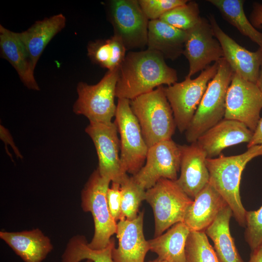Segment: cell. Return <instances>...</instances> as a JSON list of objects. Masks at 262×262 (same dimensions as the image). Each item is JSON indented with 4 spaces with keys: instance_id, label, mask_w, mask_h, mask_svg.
I'll return each instance as SVG.
<instances>
[{
    "instance_id": "obj_2",
    "label": "cell",
    "mask_w": 262,
    "mask_h": 262,
    "mask_svg": "<svg viewBox=\"0 0 262 262\" xmlns=\"http://www.w3.org/2000/svg\"><path fill=\"white\" fill-rule=\"evenodd\" d=\"M262 155V146H255L244 153L233 156L219 155L206 159L209 183L220 194L230 208L239 225L246 226V210L242 203L240 184L242 172L253 159Z\"/></svg>"
},
{
    "instance_id": "obj_41",
    "label": "cell",
    "mask_w": 262,
    "mask_h": 262,
    "mask_svg": "<svg viewBox=\"0 0 262 262\" xmlns=\"http://www.w3.org/2000/svg\"><path fill=\"white\" fill-rule=\"evenodd\" d=\"M85 262H93L91 260H87Z\"/></svg>"
},
{
    "instance_id": "obj_15",
    "label": "cell",
    "mask_w": 262,
    "mask_h": 262,
    "mask_svg": "<svg viewBox=\"0 0 262 262\" xmlns=\"http://www.w3.org/2000/svg\"><path fill=\"white\" fill-rule=\"evenodd\" d=\"M209 21L222 48L223 58L233 72L256 83L262 65V49L259 48L255 51H250L238 44L221 29L213 15L209 16Z\"/></svg>"
},
{
    "instance_id": "obj_16",
    "label": "cell",
    "mask_w": 262,
    "mask_h": 262,
    "mask_svg": "<svg viewBox=\"0 0 262 262\" xmlns=\"http://www.w3.org/2000/svg\"><path fill=\"white\" fill-rule=\"evenodd\" d=\"M144 212H139L133 220L124 219L117 223L118 246L113 248V262H144L150 250L143 231Z\"/></svg>"
},
{
    "instance_id": "obj_19",
    "label": "cell",
    "mask_w": 262,
    "mask_h": 262,
    "mask_svg": "<svg viewBox=\"0 0 262 262\" xmlns=\"http://www.w3.org/2000/svg\"><path fill=\"white\" fill-rule=\"evenodd\" d=\"M0 48L1 57L12 65L23 83L30 89L39 90L34 76L35 67L18 33L11 31L0 25Z\"/></svg>"
},
{
    "instance_id": "obj_39",
    "label": "cell",
    "mask_w": 262,
    "mask_h": 262,
    "mask_svg": "<svg viewBox=\"0 0 262 262\" xmlns=\"http://www.w3.org/2000/svg\"><path fill=\"white\" fill-rule=\"evenodd\" d=\"M256 84L262 92V65L261 67L259 76Z\"/></svg>"
},
{
    "instance_id": "obj_10",
    "label": "cell",
    "mask_w": 262,
    "mask_h": 262,
    "mask_svg": "<svg viewBox=\"0 0 262 262\" xmlns=\"http://www.w3.org/2000/svg\"><path fill=\"white\" fill-rule=\"evenodd\" d=\"M114 35L120 38L126 49L147 46L149 20L137 0H113L108 5Z\"/></svg>"
},
{
    "instance_id": "obj_26",
    "label": "cell",
    "mask_w": 262,
    "mask_h": 262,
    "mask_svg": "<svg viewBox=\"0 0 262 262\" xmlns=\"http://www.w3.org/2000/svg\"><path fill=\"white\" fill-rule=\"evenodd\" d=\"M215 7L223 18L234 26L243 35L250 38L262 49V33L252 25L244 10L243 0H208Z\"/></svg>"
},
{
    "instance_id": "obj_32",
    "label": "cell",
    "mask_w": 262,
    "mask_h": 262,
    "mask_svg": "<svg viewBox=\"0 0 262 262\" xmlns=\"http://www.w3.org/2000/svg\"><path fill=\"white\" fill-rule=\"evenodd\" d=\"M245 239L251 251L262 245V205L257 210L246 212Z\"/></svg>"
},
{
    "instance_id": "obj_9",
    "label": "cell",
    "mask_w": 262,
    "mask_h": 262,
    "mask_svg": "<svg viewBox=\"0 0 262 262\" xmlns=\"http://www.w3.org/2000/svg\"><path fill=\"white\" fill-rule=\"evenodd\" d=\"M115 117L120 135L121 164L125 172L133 176L144 165L148 147L131 109L130 100L118 98Z\"/></svg>"
},
{
    "instance_id": "obj_37",
    "label": "cell",
    "mask_w": 262,
    "mask_h": 262,
    "mask_svg": "<svg viewBox=\"0 0 262 262\" xmlns=\"http://www.w3.org/2000/svg\"><path fill=\"white\" fill-rule=\"evenodd\" d=\"M259 145L262 146V117L259 120L251 140L247 143V147L249 148Z\"/></svg>"
},
{
    "instance_id": "obj_24",
    "label": "cell",
    "mask_w": 262,
    "mask_h": 262,
    "mask_svg": "<svg viewBox=\"0 0 262 262\" xmlns=\"http://www.w3.org/2000/svg\"><path fill=\"white\" fill-rule=\"evenodd\" d=\"M232 215L230 208L226 206L205 230L214 244L213 249L220 262H244L230 233L229 221Z\"/></svg>"
},
{
    "instance_id": "obj_17",
    "label": "cell",
    "mask_w": 262,
    "mask_h": 262,
    "mask_svg": "<svg viewBox=\"0 0 262 262\" xmlns=\"http://www.w3.org/2000/svg\"><path fill=\"white\" fill-rule=\"evenodd\" d=\"M179 146L180 151V172L176 182L194 199L209 182V173L206 164L207 157L196 142Z\"/></svg>"
},
{
    "instance_id": "obj_31",
    "label": "cell",
    "mask_w": 262,
    "mask_h": 262,
    "mask_svg": "<svg viewBox=\"0 0 262 262\" xmlns=\"http://www.w3.org/2000/svg\"><path fill=\"white\" fill-rule=\"evenodd\" d=\"M199 6L195 1L178 6L164 14L160 19L178 29L187 31L200 20Z\"/></svg>"
},
{
    "instance_id": "obj_38",
    "label": "cell",
    "mask_w": 262,
    "mask_h": 262,
    "mask_svg": "<svg viewBox=\"0 0 262 262\" xmlns=\"http://www.w3.org/2000/svg\"><path fill=\"white\" fill-rule=\"evenodd\" d=\"M247 262H262V245L251 251Z\"/></svg>"
},
{
    "instance_id": "obj_22",
    "label": "cell",
    "mask_w": 262,
    "mask_h": 262,
    "mask_svg": "<svg viewBox=\"0 0 262 262\" xmlns=\"http://www.w3.org/2000/svg\"><path fill=\"white\" fill-rule=\"evenodd\" d=\"M186 35V31L175 28L160 19L149 20L147 49L160 53L164 58L175 60L183 54Z\"/></svg>"
},
{
    "instance_id": "obj_25",
    "label": "cell",
    "mask_w": 262,
    "mask_h": 262,
    "mask_svg": "<svg viewBox=\"0 0 262 262\" xmlns=\"http://www.w3.org/2000/svg\"><path fill=\"white\" fill-rule=\"evenodd\" d=\"M190 231L183 222L177 223L165 233L148 240L150 250L167 262H186L185 248Z\"/></svg>"
},
{
    "instance_id": "obj_34",
    "label": "cell",
    "mask_w": 262,
    "mask_h": 262,
    "mask_svg": "<svg viewBox=\"0 0 262 262\" xmlns=\"http://www.w3.org/2000/svg\"><path fill=\"white\" fill-rule=\"evenodd\" d=\"M111 186L108 188L106 198L110 213L116 222L120 220L121 214V192L120 184L111 182Z\"/></svg>"
},
{
    "instance_id": "obj_13",
    "label": "cell",
    "mask_w": 262,
    "mask_h": 262,
    "mask_svg": "<svg viewBox=\"0 0 262 262\" xmlns=\"http://www.w3.org/2000/svg\"><path fill=\"white\" fill-rule=\"evenodd\" d=\"M180 164L179 145L172 139L164 140L148 148L145 164L131 177L146 190L161 179L176 180Z\"/></svg>"
},
{
    "instance_id": "obj_7",
    "label": "cell",
    "mask_w": 262,
    "mask_h": 262,
    "mask_svg": "<svg viewBox=\"0 0 262 262\" xmlns=\"http://www.w3.org/2000/svg\"><path fill=\"white\" fill-rule=\"evenodd\" d=\"M145 200L153 210L154 237L162 234L174 224L183 222L186 211L193 201L176 180L166 179L159 180L146 190Z\"/></svg>"
},
{
    "instance_id": "obj_14",
    "label": "cell",
    "mask_w": 262,
    "mask_h": 262,
    "mask_svg": "<svg viewBox=\"0 0 262 262\" xmlns=\"http://www.w3.org/2000/svg\"><path fill=\"white\" fill-rule=\"evenodd\" d=\"M183 54L189 66L186 77H191L202 71L212 62L223 58L221 45L215 38L210 22L201 17L199 22L186 31Z\"/></svg>"
},
{
    "instance_id": "obj_20",
    "label": "cell",
    "mask_w": 262,
    "mask_h": 262,
    "mask_svg": "<svg viewBox=\"0 0 262 262\" xmlns=\"http://www.w3.org/2000/svg\"><path fill=\"white\" fill-rule=\"evenodd\" d=\"M227 205L223 197L209 183L193 199L183 222L191 231H205Z\"/></svg>"
},
{
    "instance_id": "obj_29",
    "label": "cell",
    "mask_w": 262,
    "mask_h": 262,
    "mask_svg": "<svg viewBox=\"0 0 262 262\" xmlns=\"http://www.w3.org/2000/svg\"><path fill=\"white\" fill-rule=\"evenodd\" d=\"M121 214L120 220H133L139 213V206L145 200L146 190L129 176L120 184Z\"/></svg>"
},
{
    "instance_id": "obj_1",
    "label": "cell",
    "mask_w": 262,
    "mask_h": 262,
    "mask_svg": "<svg viewBox=\"0 0 262 262\" xmlns=\"http://www.w3.org/2000/svg\"><path fill=\"white\" fill-rule=\"evenodd\" d=\"M177 80V71L166 64L160 53L147 49L130 51L119 67L115 97L130 100Z\"/></svg>"
},
{
    "instance_id": "obj_23",
    "label": "cell",
    "mask_w": 262,
    "mask_h": 262,
    "mask_svg": "<svg viewBox=\"0 0 262 262\" xmlns=\"http://www.w3.org/2000/svg\"><path fill=\"white\" fill-rule=\"evenodd\" d=\"M66 18L62 14L36 21L27 30L18 33L35 67L47 45L65 26Z\"/></svg>"
},
{
    "instance_id": "obj_21",
    "label": "cell",
    "mask_w": 262,
    "mask_h": 262,
    "mask_svg": "<svg viewBox=\"0 0 262 262\" xmlns=\"http://www.w3.org/2000/svg\"><path fill=\"white\" fill-rule=\"evenodd\" d=\"M0 238L24 262H42L53 248L50 239L38 228L17 232L1 231Z\"/></svg>"
},
{
    "instance_id": "obj_12",
    "label": "cell",
    "mask_w": 262,
    "mask_h": 262,
    "mask_svg": "<svg viewBox=\"0 0 262 262\" xmlns=\"http://www.w3.org/2000/svg\"><path fill=\"white\" fill-rule=\"evenodd\" d=\"M85 131L94 144L98 161L100 174L120 184L128 176L120 159V140L115 122L109 124L90 122Z\"/></svg>"
},
{
    "instance_id": "obj_11",
    "label": "cell",
    "mask_w": 262,
    "mask_h": 262,
    "mask_svg": "<svg viewBox=\"0 0 262 262\" xmlns=\"http://www.w3.org/2000/svg\"><path fill=\"white\" fill-rule=\"evenodd\" d=\"M262 109V92L256 83L233 72L229 87L224 118L238 121L254 131Z\"/></svg>"
},
{
    "instance_id": "obj_3",
    "label": "cell",
    "mask_w": 262,
    "mask_h": 262,
    "mask_svg": "<svg viewBox=\"0 0 262 262\" xmlns=\"http://www.w3.org/2000/svg\"><path fill=\"white\" fill-rule=\"evenodd\" d=\"M130 106L148 148L171 139L176 125L164 87L159 86L130 100Z\"/></svg>"
},
{
    "instance_id": "obj_28",
    "label": "cell",
    "mask_w": 262,
    "mask_h": 262,
    "mask_svg": "<svg viewBox=\"0 0 262 262\" xmlns=\"http://www.w3.org/2000/svg\"><path fill=\"white\" fill-rule=\"evenodd\" d=\"M115 246L112 238L109 245L102 249H93L88 246L84 236L77 235L70 241L66 249L67 262H80L83 260L93 262H113L112 252Z\"/></svg>"
},
{
    "instance_id": "obj_5",
    "label": "cell",
    "mask_w": 262,
    "mask_h": 262,
    "mask_svg": "<svg viewBox=\"0 0 262 262\" xmlns=\"http://www.w3.org/2000/svg\"><path fill=\"white\" fill-rule=\"evenodd\" d=\"M111 182L102 176L98 169L89 178L81 193V207L83 211L91 213L94 223V234L88 243L93 249L105 248L110 243L111 236L116 233V222L111 215L106 195Z\"/></svg>"
},
{
    "instance_id": "obj_8",
    "label": "cell",
    "mask_w": 262,
    "mask_h": 262,
    "mask_svg": "<svg viewBox=\"0 0 262 262\" xmlns=\"http://www.w3.org/2000/svg\"><path fill=\"white\" fill-rule=\"evenodd\" d=\"M218 67V61L208 66L195 79L186 76L182 82L164 87L176 127L180 132L185 131L188 128L208 84L216 74Z\"/></svg>"
},
{
    "instance_id": "obj_35",
    "label": "cell",
    "mask_w": 262,
    "mask_h": 262,
    "mask_svg": "<svg viewBox=\"0 0 262 262\" xmlns=\"http://www.w3.org/2000/svg\"><path fill=\"white\" fill-rule=\"evenodd\" d=\"M0 139L4 142L6 147L7 146L8 144L10 145L12 149L14 150L16 157L22 159L23 157L18 149L15 145L13 139L8 130L2 125H0Z\"/></svg>"
},
{
    "instance_id": "obj_27",
    "label": "cell",
    "mask_w": 262,
    "mask_h": 262,
    "mask_svg": "<svg viewBox=\"0 0 262 262\" xmlns=\"http://www.w3.org/2000/svg\"><path fill=\"white\" fill-rule=\"evenodd\" d=\"M126 50L121 40L115 35L106 40L91 42L87 46V54L91 61L108 70L120 67Z\"/></svg>"
},
{
    "instance_id": "obj_40",
    "label": "cell",
    "mask_w": 262,
    "mask_h": 262,
    "mask_svg": "<svg viewBox=\"0 0 262 262\" xmlns=\"http://www.w3.org/2000/svg\"><path fill=\"white\" fill-rule=\"evenodd\" d=\"M147 262H166L165 261L159 259L158 258H157V259H156L155 260L150 261H148Z\"/></svg>"
},
{
    "instance_id": "obj_33",
    "label": "cell",
    "mask_w": 262,
    "mask_h": 262,
    "mask_svg": "<svg viewBox=\"0 0 262 262\" xmlns=\"http://www.w3.org/2000/svg\"><path fill=\"white\" fill-rule=\"evenodd\" d=\"M187 0H139L143 12L149 20H156L178 6L187 3Z\"/></svg>"
},
{
    "instance_id": "obj_18",
    "label": "cell",
    "mask_w": 262,
    "mask_h": 262,
    "mask_svg": "<svg viewBox=\"0 0 262 262\" xmlns=\"http://www.w3.org/2000/svg\"><path fill=\"white\" fill-rule=\"evenodd\" d=\"M253 132L241 122L223 118L203 133L196 142L207 158H214L228 147L242 143H248Z\"/></svg>"
},
{
    "instance_id": "obj_4",
    "label": "cell",
    "mask_w": 262,
    "mask_h": 262,
    "mask_svg": "<svg viewBox=\"0 0 262 262\" xmlns=\"http://www.w3.org/2000/svg\"><path fill=\"white\" fill-rule=\"evenodd\" d=\"M233 71L227 61H218L217 71L209 82L196 112L185 131V138L192 143L224 118L227 91Z\"/></svg>"
},
{
    "instance_id": "obj_30",
    "label": "cell",
    "mask_w": 262,
    "mask_h": 262,
    "mask_svg": "<svg viewBox=\"0 0 262 262\" xmlns=\"http://www.w3.org/2000/svg\"><path fill=\"white\" fill-rule=\"evenodd\" d=\"M185 255L186 262H220L205 231H190Z\"/></svg>"
},
{
    "instance_id": "obj_6",
    "label": "cell",
    "mask_w": 262,
    "mask_h": 262,
    "mask_svg": "<svg viewBox=\"0 0 262 262\" xmlns=\"http://www.w3.org/2000/svg\"><path fill=\"white\" fill-rule=\"evenodd\" d=\"M119 67L108 70L101 80L95 85L83 82L78 83V98L73 107L76 114L85 116L90 122H112L116 110L115 98Z\"/></svg>"
},
{
    "instance_id": "obj_36",
    "label": "cell",
    "mask_w": 262,
    "mask_h": 262,
    "mask_svg": "<svg viewBox=\"0 0 262 262\" xmlns=\"http://www.w3.org/2000/svg\"><path fill=\"white\" fill-rule=\"evenodd\" d=\"M250 19L255 28H260L262 26V4L257 2L253 4Z\"/></svg>"
}]
</instances>
